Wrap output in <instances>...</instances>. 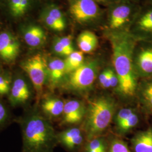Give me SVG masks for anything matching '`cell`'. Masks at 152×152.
I'll use <instances>...</instances> for the list:
<instances>
[{"mask_svg":"<svg viewBox=\"0 0 152 152\" xmlns=\"http://www.w3.org/2000/svg\"><path fill=\"white\" fill-rule=\"evenodd\" d=\"M107 37L112 50L114 70L119 80L115 91L121 98L130 100L136 95L139 84L134 65L137 42L127 30L109 31Z\"/></svg>","mask_w":152,"mask_h":152,"instance_id":"cell-1","label":"cell"},{"mask_svg":"<svg viewBox=\"0 0 152 152\" xmlns=\"http://www.w3.org/2000/svg\"><path fill=\"white\" fill-rule=\"evenodd\" d=\"M23 152H50L57 141L53 126L37 112L28 114L22 124Z\"/></svg>","mask_w":152,"mask_h":152,"instance_id":"cell-2","label":"cell"},{"mask_svg":"<svg viewBox=\"0 0 152 152\" xmlns=\"http://www.w3.org/2000/svg\"><path fill=\"white\" fill-rule=\"evenodd\" d=\"M116 107L114 99L108 95L98 96L88 102L83 124V130L88 140L98 137L108 128Z\"/></svg>","mask_w":152,"mask_h":152,"instance_id":"cell-3","label":"cell"},{"mask_svg":"<svg viewBox=\"0 0 152 152\" xmlns=\"http://www.w3.org/2000/svg\"><path fill=\"white\" fill-rule=\"evenodd\" d=\"M100 62L98 59L84 61L79 68L73 71L65 78V86L77 94H84L89 91L98 75Z\"/></svg>","mask_w":152,"mask_h":152,"instance_id":"cell-4","label":"cell"},{"mask_svg":"<svg viewBox=\"0 0 152 152\" xmlns=\"http://www.w3.org/2000/svg\"><path fill=\"white\" fill-rule=\"evenodd\" d=\"M140 7L129 0L115 2L110 9L108 15L109 31L125 30L130 26ZM128 29V28H127Z\"/></svg>","mask_w":152,"mask_h":152,"instance_id":"cell-5","label":"cell"},{"mask_svg":"<svg viewBox=\"0 0 152 152\" xmlns=\"http://www.w3.org/2000/svg\"><path fill=\"white\" fill-rule=\"evenodd\" d=\"M22 69L27 73L33 86L40 98L43 92L44 85L48 80V61L42 55H34L21 64Z\"/></svg>","mask_w":152,"mask_h":152,"instance_id":"cell-6","label":"cell"},{"mask_svg":"<svg viewBox=\"0 0 152 152\" xmlns=\"http://www.w3.org/2000/svg\"><path fill=\"white\" fill-rule=\"evenodd\" d=\"M127 31L137 42H152V6L140 7Z\"/></svg>","mask_w":152,"mask_h":152,"instance_id":"cell-7","label":"cell"},{"mask_svg":"<svg viewBox=\"0 0 152 152\" xmlns=\"http://www.w3.org/2000/svg\"><path fill=\"white\" fill-rule=\"evenodd\" d=\"M69 10L72 18L82 26L95 24L102 14L95 0H69Z\"/></svg>","mask_w":152,"mask_h":152,"instance_id":"cell-8","label":"cell"},{"mask_svg":"<svg viewBox=\"0 0 152 152\" xmlns=\"http://www.w3.org/2000/svg\"><path fill=\"white\" fill-rule=\"evenodd\" d=\"M134 54V65L137 76L152 77V42H137Z\"/></svg>","mask_w":152,"mask_h":152,"instance_id":"cell-9","label":"cell"},{"mask_svg":"<svg viewBox=\"0 0 152 152\" xmlns=\"http://www.w3.org/2000/svg\"><path fill=\"white\" fill-rule=\"evenodd\" d=\"M20 51L19 40L9 32L0 33V57L10 63L16 59Z\"/></svg>","mask_w":152,"mask_h":152,"instance_id":"cell-10","label":"cell"},{"mask_svg":"<svg viewBox=\"0 0 152 152\" xmlns=\"http://www.w3.org/2000/svg\"><path fill=\"white\" fill-rule=\"evenodd\" d=\"M29 83L23 77H17L12 83L9 92V100L12 106L26 103L31 96Z\"/></svg>","mask_w":152,"mask_h":152,"instance_id":"cell-11","label":"cell"},{"mask_svg":"<svg viewBox=\"0 0 152 152\" xmlns=\"http://www.w3.org/2000/svg\"><path fill=\"white\" fill-rule=\"evenodd\" d=\"M86 107L81 102L72 100L65 103L63 112V122L66 124H76L84 118Z\"/></svg>","mask_w":152,"mask_h":152,"instance_id":"cell-12","label":"cell"},{"mask_svg":"<svg viewBox=\"0 0 152 152\" xmlns=\"http://www.w3.org/2000/svg\"><path fill=\"white\" fill-rule=\"evenodd\" d=\"M136 96L144 112L152 113V77L144 78L139 83Z\"/></svg>","mask_w":152,"mask_h":152,"instance_id":"cell-13","label":"cell"},{"mask_svg":"<svg viewBox=\"0 0 152 152\" xmlns=\"http://www.w3.org/2000/svg\"><path fill=\"white\" fill-rule=\"evenodd\" d=\"M66 76L64 60L53 58L48 62V80L52 86L58 85Z\"/></svg>","mask_w":152,"mask_h":152,"instance_id":"cell-14","label":"cell"},{"mask_svg":"<svg viewBox=\"0 0 152 152\" xmlns=\"http://www.w3.org/2000/svg\"><path fill=\"white\" fill-rule=\"evenodd\" d=\"M45 24L51 29L61 32L66 27L65 18L60 9L55 6L49 7L44 13Z\"/></svg>","mask_w":152,"mask_h":152,"instance_id":"cell-15","label":"cell"},{"mask_svg":"<svg viewBox=\"0 0 152 152\" xmlns=\"http://www.w3.org/2000/svg\"><path fill=\"white\" fill-rule=\"evenodd\" d=\"M131 142L134 152H152V127L137 132Z\"/></svg>","mask_w":152,"mask_h":152,"instance_id":"cell-16","label":"cell"},{"mask_svg":"<svg viewBox=\"0 0 152 152\" xmlns=\"http://www.w3.org/2000/svg\"><path fill=\"white\" fill-rule=\"evenodd\" d=\"M24 39L26 44L32 48H38L44 44L46 34L44 30L37 26H31L24 33Z\"/></svg>","mask_w":152,"mask_h":152,"instance_id":"cell-17","label":"cell"},{"mask_svg":"<svg viewBox=\"0 0 152 152\" xmlns=\"http://www.w3.org/2000/svg\"><path fill=\"white\" fill-rule=\"evenodd\" d=\"M77 42L82 53L89 54L95 51L98 47V38L94 33L85 31L79 34Z\"/></svg>","mask_w":152,"mask_h":152,"instance_id":"cell-18","label":"cell"},{"mask_svg":"<svg viewBox=\"0 0 152 152\" xmlns=\"http://www.w3.org/2000/svg\"><path fill=\"white\" fill-rule=\"evenodd\" d=\"M65 103L59 98L49 97L44 99L41 108L44 113L51 117H59L63 114Z\"/></svg>","mask_w":152,"mask_h":152,"instance_id":"cell-19","label":"cell"},{"mask_svg":"<svg viewBox=\"0 0 152 152\" xmlns=\"http://www.w3.org/2000/svg\"><path fill=\"white\" fill-rule=\"evenodd\" d=\"M84 61L83 53L81 51H75L68 56L64 60L66 75L79 68Z\"/></svg>","mask_w":152,"mask_h":152,"instance_id":"cell-20","label":"cell"},{"mask_svg":"<svg viewBox=\"0 0 152 152\" xmlns=\"http://www.w3.org/2000/svg\"><path fill=\"white\" fill-rule=\"evenodd\" d=\"M30 0H10V9L14 16H20L24 14L29 5Z\"/></svg>","mask_w":152,"mask_h":152,"instance_id":"cell-21","label":"cell"},{"mask_svg":"<svg viewBox=\"0 0 152 152\" xmlns=\"http://www.w3.org/2000/svg\"><path fill=\"white\" fill-rule=\"evenodd\" d=\"M139 116L136 112H135L123 122L117 126V131L121 134H126L136 127V125L139 123Z\"/></svg>","mask_w":152,"mask_h":152,"instance_id":"cell-22","label":"cell"},{"mask_svg":"<svg viewBox=\"0 0 152 152\" xmlns=\"http://www.w3.org/2000/svg\"><path fill=\"white\" fill-rule=\"evenodd\" d=\"M81 130L78 128H71L60 132L56 135L57 141L64 147L77 136L82 135Z\"/></svg>","mask_w":152,"mask_h":152,"instance_id":"cell-23","label":"cell"},{"mask_svg":"<svg viewBox=\"0 0 152 152\" xmlns=\"http://www.w3.org/2000/svg\"><path fill=\"white\" fill-rule=\"evenodd\" d=\"M108 152H131L125 142L118 139H115L112 141Z\"/></svg>","mask_w":152,"mask_h":152,"instance_id":"cell-24","label":"cell"},{"mask_svg":"<svg viewBox=\"0 0 152 152\" xmlns=\"http://www.w3.org/2000/svg\"><path fill=\"white\" fill-rule=\"evenodd\" d=\"M106 146L105 141L103 139L98 137L90 140L88 142L85 148V152L96 151Z\"/></svg>","mask_w":152,"mask_h":152,"instance_id":"cell-25","label":"cell"},{"mask_svg":"<svg viewBox=\"0 0 152 152\" xmlns=\"http://www.w3.org/2000/svg\"><path fill=\"white\" fill-rule=\"evenodd\" d=\"M135 112V111L133 109L130 108L121 109L115 116V122L116 126L120 125V124L123 122Z\"/></svg>","mask_w":152,"mask_h":152,"instance_id":"cell-26","label":"cell"},{"mask_svg":"<svg viewBox=\"0 0 152 152\" xmlns=\"http://www.w3.org/2000/svg\"><path fill=\"white\" fill-rule=\"evenodd\" d=\"M112 69L110 68H108L104 70L99 76V83L101 86L104 88H110L109 77Z\"/></svg>","mask_w":152,"mask_h":152,"instance_id":"cell-27","label":"cell"},{"mask_svg":"<svg viewBox=\"0 0 152 152\" xmlns=\"http://www.w3.org/2000/svg\"><path fill=\"white\" fill-rule=\"evenodd\" d=\"M53 50L56 54L61 56L67 57L72 54L68 50H67L65 48L60 44V42L58 39H56L53 44Z\"/></svg>","mask_w":152,"mask_h":152,"instance_id":"cell-28","label":"cell"},{"mask_svg":"<svg viewBox=\"0 0 152 152\" xmlns=\"http://www.w3.org/2000/svg\"><path fill=\"white\" fill-rule=\"evenodd\" d=\"M58 41L60 42L65 49L68 50L71 53L75 51L74 48L73 46V42H72V37L71 36H67L65 37H60V38H57Z\"/></svg>","mask_w":152,"mask_h":152,"instance_id":"cell-29","label":"cell"},{"mask_svg":"<svg viewBox=\"0 0 152 152\" xmlns=\"http://www.w3.org/2000/svg\"><path fill=\"white\" fill-rule=\"evenodd\" d=\"M11 84V80L9 77L0 75V87L2 88L7 94L10 92Z\"/></svg>","mask_w":152,"mask_h":152,"instance_id":"cell-30","label":"cell"},{"mask_svg":"<svg viewBox=\"0 0 152 152\" xmlns=\"http://www.w3.org/2000/svg\"><path fill=\"white\" fill-rule=\"evenodd\" d=\"M110 88H115L116 89L119 85V80L117 74L113 69H112L109 77Z\"/></svg>","mask_w":152,"mask_h":152,"instance_id":"cell-31","label":"cell"},{"mask_svg":"<svg viewBox=\"0 0 152 152\" xmlns=\"http://www.w3.org/2000/svg\"><path fill=\"white\" fill-rule=\"evenodd\" d=\"M8 117V113L5 105L0 102V126L4 125Z\"/></svg>","mask_w":152,"mask_h":152,"instance_id":"cell-32","label":"cell"},{"mask_svg":"<svg viewBox=\"0 0 152 152\" xmlns=\"http://www.w3.org/2000/svg\"><path fill=\"white\" fill-rule=\"evenodd\" d=\"M107 152V146L106 147H103L101 149H99L96 151H91V152Z\"/></svg>","mask_w":152,"mask_h":152,"instance_id":"cell-33","label":"cell"},{"mask_svg":"<svg viewBox=\"0 0 152 152\" xmlns=\"http://www.w3.org/2000/svg\"><path fill=\"white\" fill-rule=\"evenodd\" d=\"M114 0H95L97 3H107L110 1H113Z\"/></svg>","mask_w":152,"mask_h":152,"instance_id":"cell-34","label":"cell"},{"mask_svg":"<svg viewBox=\"0 0 152 152\" xmlns=\"http://www.w3.org/2000/svg\"><path fill=\"white\" fill-rule=\"evenodd\" d=\"M7 92L1 87H0V95H4V94H6Z\"/></svg>","mask_w":152,"mask_h":152,"instance_id":"cell-35","label":"cell"},{"mask_svg":"<svg viewBox=\"0 0 152 152\" xmlns=\"http://www.w3.org/2000/svg\"><path fill=\"white\" fill-rule=\"evenodd\" d=\"M129 1H130L131 2H134V3H135V4H136V2H137L140 1V0H129Z\"/></svg>","mask_w":152,"mask_h":152,"instance_id":"cell-36","label":"cell"},{"mask_svg":"<svg viewBox=\"0 0 152 152\" xmlns=\"http://www.w3.org/2000/svg\"><path fill=\"white\" fill-rule=\"evenodd\" d=\"M148 5L152 6V0H148Z\"/></svg>","mask_w":152,"mask_h":152,"instance_id":"cell-37","label":"cell"}]
</instances>
